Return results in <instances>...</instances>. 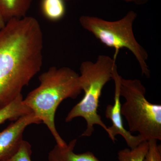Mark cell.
<instances>
[{"instance_id":"cell-1","label":"cell","mask_w":161,"mask_h":161,"mask_svg":"<svg viewBox=\"0 0 161 161\" xmlns=\"http://www.w3.org/2000/svg\"><path fill=\"white\" fill-rule=\"evenodd\" d=\"M43 35L38 20L14 18L0 31V109L20 95L43 64Z\"/></svg>"},{"instance_id":"cell-2","label":"cell","mask_w":161,"mask_h":161,"mask_svg":"<svg viewBox=\"0 0 161 161\" xmlns=\"http://www.w3.org/2000/svg\"><path fill=\"white\" fill-rule=\"evenodd\" d=\"M39 80L40 85L30 92L23 102L46 125L57 145L63 147L67 143L57 131L55 115L63 101L76 98L82 92L79 75L67 67L53 66L42 73Z\"/></svg>"},{"instance_id":"cell-3","label":"cell","mask_w":161,"mask_h":161,"mask_svg":"<svg viewBox=\"0 0 161 161\" xmlns=\"http://www.w3.org/2000/svg\"><path fill=\"white\" fill-rule=\"evenodd\" d=\"M115 64L116 58L101 55L95 62L85 61L80 64L79 78L84 95L69 112L65 120L69 122L77 117L84 119L86 128L82 136H91L95 131V125L100 126L108 132V127L98 114V108L103 90L112 79V70Z\"/></svg>"},{"instance_id":"cell-4","label":"cell","mask_w":161,"mask_h":161,"mask_svg":"<svg viewBox=\"0 0 161 161\" xmlns=\"http://www.w3.org/2000/svg\"><path fill=\"white\" fill-rule=\"evenodd\" d=\"M146 89L137 79L121 78L120 95L125 99L121 107L130 132H138L145 141L161 140V106L151 103Z\"/></svg>"},{"instance_id":"cell-5","label":"cell","mask_w":161,"mask_h":161,"mask_svg":"<svg viewBox=\"0 0 161 161\" xmlns=\"http://www.w3.org/2000/svg\"><path fill=\"white\" fill-rule=\"evenodd\" d=\"M136 13L130 10L120 19L107 21L97 17L83 15L79 19L80 25L107 47L115 48L116 58L119 50L127 48L133 54L140 67L142 75L149 78L150 71L147 65L148 54L137 42L133 31Z\"/></svg>"},{"instance_id":"cell-6","label":"cell","mask_w":161,"mask_h":161,"mask_svg":"<svg viewBox=\"0 0 161 161\" xmlns=\"http://www.w3.org/2000/svg\"><path fill=\"white\" fill-rule=\"evenodd\" d=\"M117 70L116 64L113 67L112 73V79L115 83L114 104L107 106L105 110V116L112 121L111 126L108 127V132L109 137L112 142L116 140L115 136L120 135L125 141L128 147L132 149L137 147L142 142L145 141L140 135L134 136L130 131L125 129L121 112V104L120 100V87L121 78Z\"/></svg>"},{"instance_id":"cell-7","label":"cell","mask_w":161,"mask_h":161,"mask_svg":"<svg viewBox=\"0 0 161 161\" xmlns=\"http://www.w3.org/2000/svg\"><path fill=\"white\" fill-rule=\"evenodd\" d=\"M41 123L32 112L18 119L0 132V161L9 158L16 152L23 142L26 127Z\"/></svg>"},{"instance_id":"cell-8","label":"cell","mask_w":161,"mask_h":161,"mask_svg":"<svg viewBox=\"0 0 161 161\" xmlns=\"http://www.w3.org/2000/svg\"><path fill=\"white\" fill-rule=\"evenodd\" d=\"M77 141V139L72 140L69 143L63 147L56 145L48 153V161H102L90 151L82 153H75L74 150Z\"/></svg>"},{"instance_id":"cell-9","label":"cell","mask_w":161,"mask_h":161,"mask_svg":"<svg viewBox=\"0 0 161 161\" xmlns=\"http://www.w3.org/2000/svg\"><path fill=\"white\" fill-rule=\"evenodd\" d=\"M33 0H0V11L6 22L26 16Z\"/></svg>"},{"instance_id":"cell-10","label":"cell","mask_w":161,"mask_h":161,"mask_svg":"<svg viewBox=\"0 0 161 161\" xmlns=\"http://www.w3.org/2000/svg\"><path fill=\"white\" fill-rule=\"evenodd\" d=\"M32 111L23 102V95L0 109V125L7 120H16L23 115L32 113Z\"/></svg>"},{"instance_id":"cell-11","label":"cell","mask_w":161,"mask_h":161,"mask_svg":"<svg viewBox=\"0 0 161 161\" xmlns=\"http://www.w3.org/2000/svg\"><path fill=\"white\" fill-rule=\"evenodd\" d=\"M41 9L45 18L52 22L61 20L66 11L64 0H41Z\"/></svg>"},{"instance_id":"cell-12","label":"cell","mask_w":161,"mask_h":161,"mask_svg":"<svg viewBox=\"0 0 161 161\" xmlns=\"http://www.w3.org/2000/svg\"><path fill=\"white\" fill-rule=\"evenodd\" d=\"M148 148L149 142L145 141L134 149L121 150L118 153V161H143Z\"/></svg>"},{"instance_id":"cell-13","label":"cell","mask_w":161,"mask_h":161,"mask_svg":"<svg viewBox=\"0 0 161 161\" xmlns=\"http://www.w3.org/2000/svg\"><path fill=\"white\" fill-rule=\"evenodd\" d=\"M31 146L27 141L23 140L15 153L5 160L2 161H31Z\"/></svg>"},{"instance_id":"cell-14","label":"cell","mask_w":161,"mask_h":161,"mask_svg":"<svg viewBox=\"0 0 161 161\" xmlns=\"http://www.w3.org/2000/svg\"><path fill=\"white\" fill-rule=\"evenodd\" d=\"M149 142V148L143 161H161V147L158 141L151 139Z\"/></svg>"},{"instance_id":"cell-15","label":"cell","mask_w":161,"mask_h":161,"mask_svg":"<svg viewBox=\"0 0 161 161\" xmlns=\"http://www.w3.org/2000/svg\"><path fill=\"white\" fill-rule=\"evenodd\" d=\"M6 23V21L3 17V14L0 11V31L2 30L5 27Z\"/></svg>"},{"instance_id":"cell-16","label":"cell","mask_w":161,"mask_h":161,"mask_svg":"<svg viewBox=\"0 0 161 161\" xmlns=\"http://www.w3.org/2000/svg\"><path fill=\"white\" fill-rule=\"evenodd\" d=\"M150 0H133V2L136 5L141 6V5H144L147 4Z\"/></svg>"},{"instance_id":"cell-17","label":"cell","mask_w":161,"mask_h":161,"mask_svg":"<svg viewBox=\"0 0 161 161\" xmlns=\"http://www.w3.org/2000/svg\"><path fill=\"white\" fill-rule=\"evenodd\" d=\"M64 1H69V0H64ZM123 1H125V2H127V3L133 2V0H123Z\"/></svg>"}]
</instances>
